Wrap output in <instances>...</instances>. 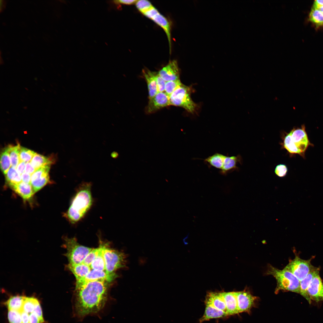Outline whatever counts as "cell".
Listing matches in <instances>:
<instances>
[{
	"mask_svg": "<svg viewBox=\"0 0 323 323\" xmlns=\"http://www.w3.org/2000/svg\"><path fill=\"white\" fill-rule=\"evenodd\" d=\"M283 145L284 148L290 153L297 154L304 157V156L293 142L291 136V131L285 136Z\"/></svg>",
	"mask_w": 323,
	"mask_h": 323,
	"instance_id": "cell-29",
	"label": "cell"
},
{
	"mask_svg": "<svg viewBox=\"0 0 323 323\" xmlns=\"http://www.w3.org/2000/svg\"><path fill=\"white\" fill-rule=\"evenodd\" d=\"M98 280L110 282L112 280L106 275L105 271L91 269L88 274L82 279L76 281L75 288L88 282Z\"/></svg>",
	"mask_w": 323,
	"mask_h": 323,
	"instance_id": "cell-13",
	"label": "cell"
},
{
	"mask_svg": "<svg viewBox=\"0 0 323 323\" xmlns=\"http://www.w3.org/2000/svg\"><path fill=\"white\" fill-rule=\"evenodd\" d=\"M5 176L7 182L11 188L22 181L21 175L16 168L12 167L10 168Z\"/></svg>",
	"mask_w": 323,
	"mask_h": 323,
	"instance_id": "cell-27",
	"label": "cell"
},
{
	"mask_svg": "<svg viewBox=\"0 0 323 323\" xmlns=\"http://www.w3.org/2000/svg\"><path fill=\"white\" fill-rule=\"evenodd\" d=\"M11 167L16 168L20 162L19 153L21 146L19 144L13 146H8Z\"/></svg>",
	"mask_w": 323,
	"mask_h": 323,
	"instance_id": "cell-31",
	"label": "cell"
},
{
	"mask_svg": "<svg viewBox=\"0 0 323 323\" xmlns=\"http://www.w3.org/2000/svg\"><path fill=\"white\" fill-rule=\"evenodd\" d=\"M142 72L147 83L149 92V98L150 99L154 97L158 93L156 78V72L152 71L146 69L143 70Z\"/></svg>",
	"mask_w": 323,
	"mask_h": 323,
	"instance_id": "cell-16",
	"label": "cell"
},
{
	"mask_svg": "<svg viewBox=\"0 0 323 323\" xmlns=\"http://www.w3.org/2000/svg\"><path fill=\"white\" fill-rule=\"evenodd\" d=\"M135 4L137 8L143 14L153 7L147 0H138Z\"/></svg>",
	"mask_w": 323,
	"mask_h": 323,
	"instance_id": "cell-37",
	"label": "cell"
},
{
	"mask_svg": "<svg viewBox=\"0 0 323 323\" xmlns=\"http://www.w3.org/2000/svg\"><path fill=\"white\" fill-rule=\"evenodd\" d=\"M239 313L249 311L254 306L257 297L245 291L234 292Z\"/></svg>",
	"mask_w": 323,
	"mask_h": 323,
	"instance_id": "cell-9",
	"label": "cell"
},
{
	"mask_svg": "<svg viewBox=\"0 0 323 323\" xmlns=\"http://www.w3.org/2000/svg\"><path fill=\"white\" fill-rule=\"evenodd\" d=\"M50 182L49 173L39 176L31 181L34 193L39 191Z\"/></svg>",
	"mask_w": 323,
	"mask_h": 323,
	"instance_id": "cell-26",
	"label": "cell"
},
{
	"mask_svg": "<svg viewBox=\"0 0 323 323\" xmlns=\"http://www.w3.org/2000/svg\"><path fill=\"white\" fill-rule=\"evenodd\" d=\"M35 153L33 151L21 146L19 153L20 161L25 163L31 162Z\"/></svg>",
	"mask_w": 323,
	"mask_h": 323,
	"instance_id": "cell-34",
	"label": "cell"
},
{
	"mask_svg": "<svg viewBox=\"0 0 323 323\" xmlns=\"http://www.w3.org/2000/svg\"><path fill=\"white\" fill-rule=\"evenodd\" d=\"M161 27L165 31L168 40L170 52L171 51V27L170 23L167 19L159 12L151 19Z\"/></svg>",
	"mask_w": 323,
	"mask_h": 323,
	"instance_id": "cell-21",
	"label": "cell"
},
{
	"mask_svg": "<svg viewBox=\"0 0 323 323\" xmlns=\"http://www.w3.org/2000/svg\"><path fill=\"white\" fill-rule=\"evenodd\" d=\"M319 269L316 267L311 271L303 280L300 281V294L310 304L311 300L308 293L307 290L313 277L319 273Z\"/></svg>",
	"mask_w": 323,
	"mask_h": 323,
	"instance_id": "cell-17",
	"label": "cell"
},
{
	"mask_svg": "<svg viewBox=\"0 0 323 323\" xmlns=\"http://www.w3.org/2000/svg\"><path fill=\"white\" fill-rule=\"evenodd\" d=\"M31 175L24 172L21 175L22 181L28 183H31Z\"/></svg>",
	"mask_w": 323,
	"mask_h": 323,
	"instance_id": "cell-45",
	"label": "cell"
},
{
	"mask_svg": "<svg viewBox=\"0 0 323 323\" xmlns=\"http://www.w3.org/2000/svg\"><path fill=\"white\" fill-rule=\"evenodd\" d=\"M309 19L316 26L323 25V14L317 8L312 7L310 13Z\"/></svg>",
	"mask_w": 323,
	"mask_h": 323,
	"instance_id": "cell-32",
	"label": "cell"
},
{
	"mask_svg": "<svg viewBox=\"0 0 323 323\" xmlns=\"http://www.w3.org/2000/svg\"><path fill=\"white\" fill-rule=\"evenodd\" d=\"M103 245H100L99 247L98 254L90 265L91 269L105 271V263L103 256Z\"/></svg>",
	"mask_w": 323,
	"mask_h": 323,
	"instance_id": "cell-28",
	"label": "cell"
},
{
	"mask_svg": "<svg viewBox=\"0 0 323 323\" xmlns=\"http://www.w3.org/2000/svg\"><path fill=\"white\" fill-rule=\"evenodd\" d=\"M111 156L113 158L116 159L118 157L119 154L117 152L113 151L111 153Z\"/></svg>",
	"mask_w": 323,
	"mask_h": 323,
	"instance_id": "cell-50",
	"label": "cell"
},
{
	"mask_svg": "<svg viewBox=\"0 0 323 323\" xmlns=\"http://www.w3.org/2000/svg\"><path fill=\"white\" fill-rule=\"evenodd\" d=\"M226 305L228 316L239 313L237 300L234 292H220Z\"/></svg>",
	"mask_w": 323,
	"mask_h": 323,
	"instance_id": "cell-15",
	"label": "cell"
},
{
	"mask_svg": "<svg viewBox=\"0 0 323 323\" xmlns=\"http://www.w3.org/2000/svg\"><path fill=\"white\" fill-rule=\"evenodd\" d=\"M225 155L216 153L204 159V162L210 167L219 169H222Z\"/></svg>",
	"mask_w": 323,
	"mask_h": 323,
	"instance_id": "cell-24",
	"label": "cell"
},
{
	"mask_svg": "<svg viewBox=\"0 0 323 323\" xmlns=\"http://www.w3.org/2000/svg\"><path fill=\"white\" fill-rule=\"evenodd\" d=\"M266 273L272 275L276 280L275 292L282 290L300 293V281L289 270L285 268L279 269L270 265Z\"/></svg>",
	"mask_w": 323,
	"mask_h": 323,
	"instance_id": "cell-3",
	"label": "cell"
},
{
	"mask_svg": "<svg viewBox=\"0 0 323 323\" xmlns=\"http://www.w3.org/2000/svg\"><path fill=\"white\" fill-rule=\"evenodd\" d=\"M323 6V0H316L313 3V7L317 8Z\"/></svg>",
	"mask_w": 323,
	"mask_h": 323,
	"instance_id": "cell-49",
	"label": "cell"
},
{
	"mask_svg": "<svg viewBox=\"0 0 323 323\" xmlns=\"http://www.w3.org/2000/svg\"><path fill=\"white\" fill-rule=\"evenodd\" d=\"M240 160V155L231 156L225 155L222 168L220 171V173L226 175L228 173L237 169V164Z\"/></svg>",
	"mask_w": 323,
	"mask_h": 323,
	"instance_id": "cell-22",
	"label": "cell"
},
{
	"mask_svg": "<svg viewBox=\"0 0 323 323\" xmlns=\"http://www.w3.org/2000/svg\"><path fill=\"white\" fill-rule=\"evenodd\" d=\"M33 312L41 319L44 321L42 310L39 303H38L36 306Z\"/></svg>",
	"mask_w": 323,
	"mask_h": 323,
	"instance_id": "cell-44",
	"label": "cell"
},
{
	"mask_svg": "<svg viewBox=\"0 0 323 323\" xmlns=\"http://www.w3.org/2000/svg\"><path fill=\"white\" fill-rule=\"evenodd\" d=\"M292 139L303 155L309 146L312 145L308 138L304 125L301 128L293 129L291 131Z\"/></svg>",
	"mask_w": 323,
	"mask_h": 323,
	"instance_id": "cell-8",
	"label": "cell"
},
{
	"mask_svg": "<svg viewBox=\"0 0 323 323\" xmlns=\"http://www.w3.org/2000/svg\"><path fill=\"white\" fill-rule=\"evenodd\" d=\"M147 108L148 113H153L165 107L170 105L169 97L165 92H158L153 98L149 99Z\"/></svg>",
	"mask_w": 323,
	"mask_h": 323,
	"instance_id": "cell-11",
	"label": "cell"
},
{
	"mask_svg": "<svg viewBox=\"0 0 323 323\" xmlns=\"http://www.w3.org/2000/svg\"><path fill=\"white\" fill-rule=\"evenodd\" d=\"M21 314L22 323H30L29 314L23 311Z\"/></svg>",
	"mask_w": 323,
	"mask_h": 323,
	"instance_id": "cell-48",
	"label": "cell"
},
{
	"mask_svg": "<svg viewBox=\"0 0 323 323\" xmlns=\"http://www.w3.org/2000/svg\"><path fill=\"white\" fill-rule=\"evenodd\" d=\"M318 9L323 14V6L319 7L317 8H316Z\"/></svg>",
	"mask_w": 323,
	"mask_h": 323,
	"instance_id": "cell-52",
	"label": "cell"
},
{
	"mask_svg": "<svg viewBox=\"0 0 323 323\" xmlns=\"http://www.w3.org/2000/svg\"><path fill=\"white\" fill-rule=\"evenodd\" d=\"M53 162V160L50 158L36 153L30 162L31 165L36 170L44 166L50 165Z\"/></svg>",
	"mask_w": 323,
	"mask_h": 323,
	"instance_id": "cell-25",
	"label": "cell"
},
{
	"mask_svg": "<svg viewBox=\"0 0 323 323\" xmlns=\"http://www.w3.org/2000/svg\"><path fill=\"white\" fill-rule=\"evenodd\" d=\"M36 170L31 165L30 162L26 163L25 172L31 175Z\"/></svg>",
	"mask_w": 323,
	"mask_h": 323,
	"instance_id": "cell-47",
	"label": "cell"
},
{
	"mask_svg": "<svg viewBox=\"0 0 323 323\" xmlns=\"http://www.w3.org/2000/svg\"><path fill=\"white\" fill-rule=\"evenodd\" d=\"M288 171L287 166L284 164H279L275 167V174L279 177L285 176L287 174Z\"/></svg>",
	"mask_w": 323,
	"mask_h": 323,
	"instance_id": "cell-40",
	"label": "cell"
},
{
	"mask_svg": "<svg viewBox=\"0 0 323 323\" xmlns=\"http://www.w3.org/2000/svg\"><path fill=\"white\" fill-rule=\"evenodd\" d=\"M106 281L87 283L75 288L74 312L83 317L97 313L104 306L107 299V286Z\"/></svg>",
	"mask_w": 323,
	"mask_h": 323,
	"instance_id": "cell-1",
	"label": "cell"
},
{
	"mask_svg": "<svg viewBox=\"0 0 323 323\" xmlns=\"http://www.w3.org/2000/svg\"><path fill=\"white\" fill-rule=\"evenodd\" d=\"M191 93L189 87L182 84L169 96L170 105L182 107L194 113L196 105L192 100Z\"/></svg>",
	"mask_w": 323,
	"mask_h": 323,
	"instance_id": "cell-5",
	"label": "cell"
},
{
	"mask_svg": "<svg viewBox=\"0 0 323 323\" xmlns=\"http://www.w3.org/2000/svg\"><path fill=\"white\" fill-rule=\"evenodd\" d=\"M205 303V304L210 305L227 313L225 302L220 292H208L206 296Z\"/></svg>",
	"mask_w": 323,
	"mask_h": 323,
	"instance_id": "cell-14",
	"label": "cell"
},
{
	"mask_svg": "<svg viewBox=\"0 0 323 323\" xmlns=\"http://www.w3.org/2000/svg\"><path fill=\"white\" fill-rule=\"evenodd\" d=\"M158 73L166 82L179 79V69L176 60L170 61Z\"/></svg>",
	"mask_w": 323,
	"mask_h": 323,
	"instance_id": "cell-12",
	"label": "cell"
},
{
	"mask_svg": "<svg viewBox=\"0 0 323 323\" xmlns=\"http://www.w3.org/2000/svg\"><path fill=\"white\" fill-rule=\"evenodd\" d=\"M310 262V260H303L296 256L284 268L291 272L300 281L316 268Z\"/></svg>",
	"mask_w": 323,
	"mask_h": 323,
	"instance_id": "cell-7",
	"label": "cell"
},
{
	"mask_svg": "<svg viewBox=\"0 0 323 323\" xmlns=\"http://www.w3.org/2000/svg\"><path fill=\"white\" fill-rule=\"evenodd\" d=\"M311 300L323 301V283L319 273L313 278L307 290Z\"/></svg>",
	"mask_w": 323,
	"mask_h": 323,
	"instance_id": "cell-10",
	"label": "cell"
},
{
	"mask_svg": "<svg viewBox=\"0 0 323 323\" xmlns=\"http://www.w3.org/2000/svg\"><path fill=\"white\" fill-rule=\"evenodd\" d=\"M158 12V11L154 7H153L151 9L143 14L146 17L151 19Z\"/></svg>",
	"mask_w": 323,
	"mask_h": 323,
	"instance_id": "cell-43",
	"label": "cell"
},
{
	"mask_svg": "<svg viewBox=\"0 0 323 323\" xmlns=\"http://www.w3.org/2000/svg\"><path fill=\"white\" fill-rule=\"evenodd\" d=\"M65 241V246L67 250L65 256L69 264L82 263L87 255L92 249L79 244L75 237H66Z\"/></svg>",
	"mask_w": 323,
	"mask_h": 323,
	"instance_id": "cell-6",
	"label": "cell"
},
{
	"mask_svg": "<svg viewBox=\"0 0 323 323\" xmlns=\"http://www.w3.org/2000/svg\"><path fill=\"white\" fill-rule=\"evenodd\" d=\"M30 323H43L44 321L41 319L34 313L29 314Z\"/></svg>",
	"mask_w": 323,
	"mask_h": 323,
	"instance_id": "cell-41",
	"label": "cell"
},
{
	"mask_svg": "<svg viewBox=\"0 0 323 323\" xmlns=\"http://www.w3.org/2000/svg\"><path fill=\"white\" fill-rule=\"evenodd\" d=\"M182 84L179 79L166 82L164 92L169 96Z\"/></svg>",
	"mask_w": 323,
	"mask_h": 323,
	"instance_id": "cell-35",
	"label": "cell"
},
{
	"mask_svg": "<svg viewBox=\"0 0 323 323\" xmlns=\"http://www.w3.org/2000/svg\"><path fill=\"white\" fill-rule=\"evenodd\" d=\"M0 163L1 169L5 175L11 166L8 146L4 149L1 153Z\"/></svg>",
	"mask_w": 323,
	"mask_h": 323,
	"instance_id": "cell-30",
	"label": "cell"
},
{
	"mask_svg": "<svg viewBox=\"0 0 323 323\" xmlns=\"http://www.w3.org/2000/svg\"><path fill=\"white\" fill-rule=\"evenodd\" d=\"M11 188L24 200H28L34 194L31 183L22 181Z\"/></svg>",
	"mask_w": 323,
	"mask_h": 323,
	"instance_id": "cell-18",
	"label": "cell"
},
{
	"mask_svg": "<svg viewBox=\"0 0 323 323\" xmlns=\"http://www.w3.org/2000/svg\"><path fill=\"white\" fill-rule=\"evenodd\" d=\"M158 92H164L166 82L159 75L158 72L156 75Z\"/></svg>",
	"mask_w": 323,
	"mask_h": 323,
	"instance_id": "cell-39",
	"label": "cell"
},
{
	"mask_svg": "<svg viewBox=\"0 0 323 323\" xmlns=\"http://www.w3.org/2000/svg\"><path fill=\"white\" fill-rule=\"evenodd\" d=\"M106 246L104 245L105 271L107 276L112 280L117 276L115 274V271L125 266L126 256L122 252Z\"/></svg>",
	"mask_w": 323,
	"mask_h": 323,
	"instance_id": "cell-4",
	"label": "cell"
},
{
	"mask_svg": "<svg viewBox=\"0 0 323 323\" xmlns=\"http://www.w3.org/2000/svg\"><path fill=\"white\" fill-rule=\"evenodd\" d=\"M138 0H119L113 1V3L116 5L122 4L131 5L135 4Z\"/></svg>",
	"mask_w": 323,
	"mask_h": 323,
	"instance_id": "cell-42",
	"label": "cell"
},
{
	"mask_svg": "<svg viewBox=\"0 0 323 323\" xmlns=\"http://www.w3.org/2000/svg\"><path fill=\"white\" fill-rule=\"evenodd\" d=\"M205 308L203 316L200 319L199 323L213 319L223 318L228 316L227 313L209 304H205Z\"/></svg>",
	"mask_w": 323,
	"mask_h": 323,
	"instance_id": "cell-20",
	"label": "cell"
},
{
	"mask_svg": "<svg viewBox=\"0 0 323 323\" xmlns=\"http://www.w3.org/2000/svg\"><path fill=\"white\" fill-rule=\"evenodd\" d=\"M92 186L90 182H83L79 185L69 208L63 215L71 224L80 221L91 208L93 203Z\"/></svg>",
	"mask_w": 323,
	"mask_h": 323,
	"instance_id": "cell-2",
	"label": "cell"
},
{
	"mask_svg": "<svg viewBox=\"0 0 323 323\" xmlns=\"http://www.w3.org/2000/svg\"><path fill=\"white\" fill-rule=\"evenodd\" d=\"M4 1L3 0H0V10L1 12L3 10L4 7Z\"/></svg>",
	"mask_w": 323,
	"mask_h": 323,
	"instance_id": "cell-51",
	"label": "cell"
},
{
	"mask_svg": "<svg viewBox=\"0 0 323 323\" xmlns=\"http://www.w3.org/2000/svg\"><path fill=\"white\" fill-rule=\"evenodd\" d=\"M99 251V247L92 249L87 255L83 263L90 266L92 263L97 256Z\"/></svg>",
	"mask_w": 323,
	"mask_h": 323,
	"instance_id": "cell-38",
	"label": "cell"
},
{
	"mask_svg": "<svg viewBox=\"0 0 323 323\" xmlns=\"http://www.w3.org/2000/svg\"><path fill=\"white\" fill-rule=\"evenodd\" d=\"M25 296L15 295L11 296L6 301L5 304L8 310H12L21 312L23 311V306Z\"/></svg>",
	"mask_w": 323,
	"mask_h": 323,
	"instance_id": "cell-23",
	"label": "cell"
},
{
	"mask_svg": "<svg viewBox=\"0 0 323 323\" xmlns=\"http://www.w3.org/2000/svg\"><path fill=\"white\" fill-rule=\"evenodd\" d=\"M7 317L10 323H22L21 313L19 311L8 310Z\"/></svg>",
	"mask_w": 323,
	"mask_h": 323,
	"instance_id": "cell-36",
	"label": "cell"
},
{
	"mask_svg": "<svg viewBox=\"0 0 323 323\" xmlns=\"http://www.w3.org/2000/svg\"><path fill=\"white\" fill-rule=\"evenodd\" d=\"M39 303L38 300L33 297H25L23 306V311L30 314L33 312L36 305Z\"/></svg>",
	"mask_w": 323,
	"mask_h": 323,
	"instance_id": "cell-33",
	"label": "cell"
},
{
	"mask_svg": "<svg viewBox=\"0 0 323 323\" xmlns=\"http://www.w3.org/2000/svg\"><path fill=\"white\" fill-rule=\"evenodd\" d=\"M67 267L74 276L76 281L83 278L92 269L90 266L83 263L78 264L68 263Z\"/></svg>",
	"mask_w": 323,
	"mask_h": 323,
	"instance_id": "cell-19",
	"label": "cell"
},
{
	"mask_svg": "<svg viewBox=\"0 0 323 323\" xmlns=\"http://www.w3.org/2000/svg\"><path fill=\"white\" fill-rule=\"evenodd\" d=\"M26 163L25 162L20 161L16 168L18 172L21 175L24 172Z\"/></svg>",
	"mask_w": 323,
	"mask_h": 323,
	"instance_id": "cell-46",
	"label": "cell"
}]
</instances>
